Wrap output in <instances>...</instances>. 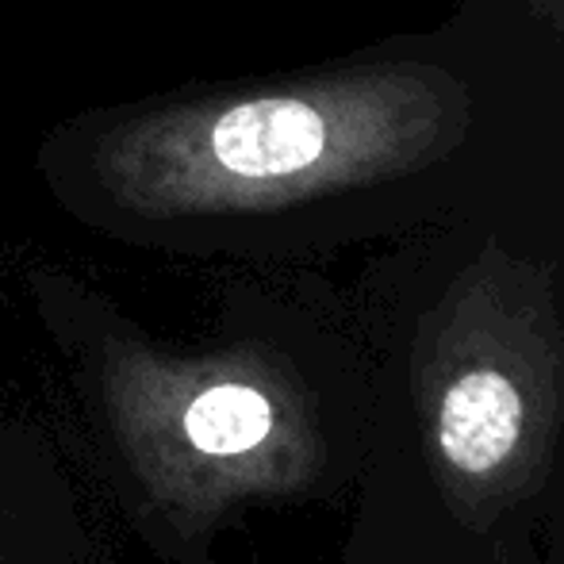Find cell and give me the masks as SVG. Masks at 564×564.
I'll use <instances>...</instances> for the list:
<instances>
[{
    "mask_svg": "<svg viewBox=\"0 0 564 564\" xmlns=\"http://www.w3.org/2000/svg\"><path fill=\"white\" fill-rule=\"evenodd\" d=\"M411 400L442 507L473 534L545 488L564 431V327L534 261L488 242L419 319Z\"/></svg>",
    "mask_w": 564,
    "mask_h": 564,
    "instance_id": "obj_2",
    "label": "cell"
},
{
    "mask_svg": "<svg viewBox=\"0 0 564 564\" xmlns=\"http://www.w3.org/2000/svg\"><path fill=\"white\" fill-rule=\"evenodd\" d=\"M77 408L119 511L165 564H224L216 542L238 514L335 473L327 403L284 357L116 361Z\"/></svg>",
    "mask_w": 564,
    "mask_h": 564,
    "instance_id": "obj_1",
    "label": "cell"
},
{
    "mask_svg": "<svg viewBox=\"0 0 564 564\" xmlns=\"http://www.w3.org/2000/svg\"><path fill=\"white\" fill-rule=\"evenodd\" d=\"M0 564H105L66 449L12 411H0Z\"/></svg>",
    "mask_w": 564,
    "mask_h": 564,
    "instance_id": "obj_3",
    "label": "cell"
}]
</instances>
